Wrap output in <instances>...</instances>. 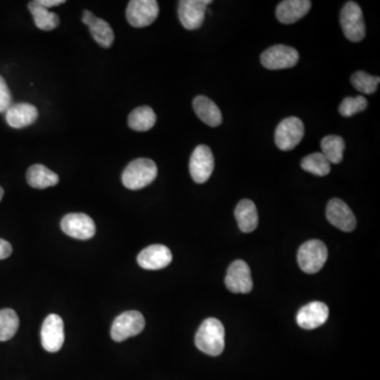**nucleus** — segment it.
<instances>
[{
    "label": "nucleus",
    "instance_id": "4468645a",
    "mask_svg": "<svg viewBox=\"0 0 380 380\" xmlns=\"http://www.w3.org/2000/svg\"><path fill=\"white\" fill-rule=\"evenodd\" d=\"M326 218L341 231L350 233L356 227V218L351 208L341 199H332L326 207Z\"/></svg>",
    "mask_w": 380,
    "mask_h": 380
},
{
    "label": "nucleus",
    "instance_id": "393cba45",
    "mask_svg": "<svg viewBox=\"0 0 380 380\" xmlns=\"http://www.w3.org/2000/svg\"><path fill=\"white\" fill-rule=\"evenodd\" d=\"M321 149L330 164H339L343 160L345 141L338 135H328L321 141Z\"/></svg>",
    "mask_w": 380,
    "mask_h": 380
},
{
    "label": "nucleus",
    "instance_id": "c756f323",
    "mask_svg": "<svg viewBox=\"0 0 380 380\" xmlns=\"http://www.w3.org/2000/svg\"><path fill=\"white\" fill-rule=\"evenodd\" d=\"M12 106V94L4 78L0 75V114L6 112Z\"/></svg>",
    "mask_w": 380,
    "mask_h": 380
},
{
    "label": "nucleus",
    "instance_id": "f8f14e48",
    "mask_svg": "<svg viewBox=\"0 0 380 380\" xmlns=\"http://www.w3.org/2000/svg\"><path fill=\"white\" fill-rule=\"evenodd\" d=\"M61 227L66 235L78 240L91 239L97 231L94 221L85 214H67L61 220Z\"/></svg>",
    "mask_w": 380,
    "mask_h": 380
},
{
    "label": "nucleus",
    "instance_id": "6ab92c4d",
    "mask_svg": "<svg viewBox=\"0 0 380 380\" xmlns=\"http://www.w3.org/2000/svg\"><path fill=\"white\" fill-rule=\"evenodd\" d=\"M311 6L309 0H284L278 4L276 16L280 23L290 25L305 17Z\"/></svg>",
    "mask_w": 380,
    "mask_h": 380
},
{
    "label": "nucleus",
    "instance_id": "f3484780",
    "mask_svg": "<svg viewBox=\"0 0 380 380\" xmlns=\"http://www.w3.org/2000/svg\"><path fill=\"white\" fill-rule=\"evenodd\" d=\"M82 23L88 25L93 39L103 47L109 48L114 42V32L109 23L104 19L95 16L90 11H84L82 13Z\"/></svg>",
    "mask_w": 380,
    "mask_h": 380
},
{
    "label": "nucleus",
    "instance_id": "ddd939ff",
    "mask_svg": "<svg viewBox=\"0 0 380 380\" xmlns=\"http://www.w3.org/2000/svg\"><path fill=\"white\" fill-rule=\"evenodd\" d=\"M210 0H182L179 2V18L188 30H197L203 25Z\"/></svg>",
    "mask_w": 380,
    "mask_h": 380
},
{
    "label": "nucleus",
    "instance_id": "20e7f679",
    "mask_svg": "<svg viewBox=\"0 0 380 380\" xmlns=\"http://www.w3.org/2000/svg\"><path fill=\"white\" fill-rule=\"evenodd\" d=\"M341 25L345 37L351 42H362L366 36V25L360 4L349 1L341 13Z\"/></svg>",
    "mask_w": 380,
    "mask_h": 380
},
{
    "label": "nucleus",
    "instance_id": "b1692460",
    "mask_svg": "<svg viewBox=\"0 0 380 380\" xmlns=\"http://www.w3.org/2000/svg\"><path fill=\"white\" fill-rule=\"evenodd\" d=\"M156 114L152 108L148 106L137 108L129 114L128 126L135 131L144 133L150 130L156 125Z\"/></svg>",
    "mask_w": 380,
    "mask_h": 380
},
{
    "label": "nucleus",
    "instance_id": "a878e982",
    "mask_svg": "<svg viewBox=\"0 0 380 380\" xmlns=\"http://www.w3.org/2000/svg\"><path fill=\"white\" fill-rule=\"evenodd\" d=\"M19 328L16 312L11 309H0V341H8L14 337Z\"/></svg>",
    "mask_w": 380,
    "mask_h": 380
},
{
    "label": "nucleus",
    "instance_id": "39448f33",
    "mask_svg": "<svg viewBox=\"0 0 380 380\" xmlns=\"http://www.w3.org/2000/svg\"><path fill=\"white\" fill-rule=\"evenodd\" d=\"M145 328L144 316L137 311H128L116 318L111 326V338L122 343L130 337L137 336Z\"/></svg>",
    "mask_w": 380,
    "mask_h": 380
},
{
    "label": "nucleus",
    "instance_id": "0eeeda50",
    "mask_svg": "<svg viewBox=\"0 0 380 380\" xmlns=\"http://www.w3.org/2000/svg\"><path fill=\"white\" fill-rule=\"evenodd\" d=\"M298 61V51L284 44L271 47L261 55V63L269 70L288 69L296 66Z\"/></svg>",
    "mask_w": 380,
    "mask_h": 380
},
{
    "label": "nucleus",
    "instance_id": "aec40b11",
    "mask_svg": "<svg viewBox=\"0 0 380 380\" xmlns=\"http://www.w3.org/2000/svg\"><path fill=\"white\" fill-rule=\"evenodd\" d=\"M192 105L197 118L208 126L218 127L222 123V114L220 109L208 97L200 95L193 99Z\"/></svg>",
    "mask_w": 380,
    "mask_h": 380
},
{
    "label": "nucleus",
    "instance_id": "cd10ccee",
    "mask_svg": "<svg viewBox=\"0 0 380 380\" xmlns=\"http://www.w3.org/2000/svg\"><path fill=\"white\" fill-rule=\"evenodd\" d=\"M351 82L360 92L364 94H373L377 90L380 78L379 76H372L364 71H358L352 75Z\"/></svg>",
    "mask_w": 380,
    "mask_h": 380
},
{
    "label": "nucleus",
    "instance_id": "c85d7f7f",
    "mask_svg": "<svg viewBox=\"0 0 380 380\" xmlns=\"http://www.w3.org/2000/svg\"><path fill=\"white\" fill-rule=\"evenodd\" d=\"M368 108V101L364 97H347L343 99L339 107L341 116L349 118L354 114H360Z\"/></svg>",
    "mask_w": 380,
    "mask_h": 380
},
{
    "label": "nucleus",
    "instance_id": "a211bd4d",
    "mask_svg": "<svg viewBox=\"0 0 380 380\" xmlns=\"http://www.w3.org/2000/svg\"><path fill=\"white\" fill-rule=\"evenodd\" d=\"M38 118V110L31 104L21 103L12 105L6 112L8 126L15 129L25 128L33 124Z\"/></svg>",
    "mask_w": 380,
    "mask_h": 380
},
{
    "label": "nucleus",
    "instance_id": "9d476101",
    "mask_svg": "<svg viewBox=\"0 0 380 380\" xmlns=\"http://www.w3.org/2000/svg\"><path fill=\"white\" fill-rule=\"evenodd\" d=\"M225 284L227 288L235 294H247L252 292V273L245 261L237 260L229 265Z\"/></svg>",
    "mask_w": 380,
    "mask_h": 380
},
{
    "label": "nucleus",
    "instance_id": "5701e85b",
    "mask_svg": "<svg viewBox=\"0 0 380 380\" xmlns=\"http://www.w3.org/2000/svg\"><path fill=\"white\" fill-rule=\"evenodd\" d=\"M29 10L34 18L36 27L42 31H51L59 27V17L39 4L38 0L29 4Z\"/></svg>",
    "mask_w": 380,
    "mask_h": 380
},
{
    "label": "nucleus",
    "instance_id": "7ed1b4c3",
    "mask_svg": "<svg viewBox=\"0 0 380 380\" xmlns=\"http://www.w3.org/2000/svg\"><path fill=\"white\" fill-rule=\"evenodd\" d=\"M297 260L305 273H318L328 260V248L320 240H309L299 248Z\"/></svg>",
    "mask_w": 380,
    "mask_h": 380
},
{
    "label": "nucleus",
    "instance_id": "7c9ffc66",
    "mask_svg": "<svg viewBox=\"0 0 380 380\" xmlns=\"http://www.w3.org/2000/svg\"><path fill=\"white\" fill-rule=\"evenodd\" d=\"M12 245L6 240L0 239V260L8 258L12 254Z\"/></svg>",
    "mask_w": 380,
    "mask_h": 380
},
{
    "label": "nucleus",
    "instance_id": "4be33fe9",
    "mask_svg": "<svg viewBox=\"0 0 380 380\" xmlns=\"http://www.w3.org/2000/svg\"><path fill=\"white\" fill-rule=\"evenodd\" d=\"M27 181L31 188L44 190L57 185L59 177L42 164L32 165L27 171Z\"/></svg>",
    "mask_w": 380,
    "mask_h": 380
},
{
    "label": "nucleus",
    "instance_id": "2eb2a0df",
    "mask_svg": "<svg viewBox=\"0 0 380 380\" xmlns=\"http://www.w3.org/2000/svg\"><path fill=\"white\" fill-rule=\"evenodd\" d=\"M173 261V254L167 246L154 244L142 250L137 256V263L144 269L157 271L168 266Z\"/></svg>",
    "mask_w": 380,
    "mask_h": 380
},
{
    "label": "nucleus",
    "instance_id": "473e14b6",
    "mask_svg": "<svg viewBox=\"0 0 380 380\" xmlns=\"http://www.w3.org/2000/svg\"><path fill=\"white\" fill-rule=\"evenodd\" d=\"M4 190H2L1 188H0V201H1L2 197H4Z\"/></svg>",
    "mask_w": 380,
    "mask_h": 380
},
{
    "label": "nucleus",
    "instance_id": "dca6fc26",
    "mask_svg": "<svg viewBox=\"0 0 380 380\" xmlns=\"http://www.w3.org/2000/svg\"><path fill=\"white\" fill-rule=\"evenodd\" d=\"M329 314L330 312L326 303L314 301L299 309L297 324L305 330H314L326 324Z\"/></svg>",
    "mask_w": 380,
    "mask_h": 380
},
{
    "label": "nucleus",
    "instance_id": "bb28decb",
    "mask_svg": "<svg viewBox=\"0 0 380 380\" xmlns=\"http://www.w3.org/2000/svg\"><path fill=\"white\" fill-rule=\"evenodd\" d=\"M301 167L307 173H313L318 177L328 176L331 171V164L326 157L319 152L309 154L301 161Z\"/></svg>",
    "mask_w": 380,
    "mask_h": 380
},
{
    "label": "nucleus",
    "instance_id": "6e6552de",
    "mask_svg": "<svg viewBox=\"0 0 380 380\" xmlns=\"http://www.w3.org/2000/svg\"><path fill=\"white\" fill-rule=\"evenodd\" d=\"M159 4L156 0H131L127 6L126 17L135 27H144L158 18Z\"/></svg>",
    "mask_w": 380,
    "mask_h": 380
},
{
    "label": "nucleus",
    "instance_id": "2f4dec72",
    "mask_svg": "<svg viewBox=\"0 0 380 380\" xmlns=\"http://www.w3.org/2000/svg\"><path fill=\"white\" fill-rule=\"evenodd\" d=\"M42 6L44 8H53V6H59V4H65V0H38Z\"/></svg>",
    "mask_w": 380,
    "mask_h": 380
},
{
    "label": "nucleus",
    "instance_id": "412c9836",
    "mask_svg": "<svg viewBox=\"0 0 380 380\" xmlns=\"http://www.w3.org/2000/svg\"><path fill=\"white\" fill-rule=\"evenodd\" d=\"M239 228L243 233H252L258 226L259 218L256 205L250 200H242L235 210Z\"/></svg>",
    "mask_w": 380,
    "mask_h": 380
},
{
    "label": "nucleus",
    "instance_id": "f257e3e1",
    "mask_svg": "<svg viewBox=\"0 0 380 380\" xmlns=\"http://www.w3.org/2000/svg\"><path fill=\"white\" fill-rule=\"evenodd\" d=\"M195 345L207 355H220L225 348V330L222 322L216 318L206 319L195 335Z\"/></svg>",
    "mask_w": 380,
    "mask_h": 380
},
{
    "label": "nucleus",
    "instance_id": "f03ea898",
    "mask_svg": "<svg viewBox=\"0 0 380 380\" xmlns=\"http://www.w3.org/2000/svg\"><path fill=\"white\" fill-rule=\"evenodd\" d=\"M158 176V167L150 159H137L125 169L123 184L130 190H139L152 184Z\"/></svg>",
    "mask_w": 380,
    "mask_h": 380
},
{
    "label": "nucleus",
    "instance_id": "1a4fd4ad",
    "mask_svg": "<svg viewBox=\"0 0 380 380\" xmlns=\"http://www.w3.org/2000/svg\"><path fill=\"white\" fill-rule=\"evenodd\" d=\"M214 168V159L208 146L200 145L193 150L190 161V171L193 181L197 184L207 182Z\"/></svg>",
    "mask_w": 380,
    "mask_h": 380
},
{
    "label": "nucleus",
    "instance_id": "9b49d317",
    "mask_svg": "<svg viewBox=\"0 0 380 380\" xmlns=\"http://www.w3.org/2000/svg\"><path fill=\"white\" fill-rule=\"evenodd\" d=\"M42 348L49 353H56L65 341L63 321L56 314H51L44 319L42 328Z\"/></svg>",
    "mask_w": 380,
    "mask_h": 380
},
{
    "label": "nucleus",
    "instance_id": "423d86ee",
    "mask_svg": "<svg viewBox=\"0 0 380 380\" xmlns=\"http://www.w3.org/2000/svg\"><path fill=\"white\" fill-rule=\"evenodd\" d=\"M305 135L302 121L296 116L286 118L276 129L275 142L280 150L290 152L299 145Z\"/></svg>",
    "mask_w": 380,
    "mask_h": 380
}]
</instances>
